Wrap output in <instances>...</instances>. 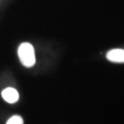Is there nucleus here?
<instances>
[{
    "label": "nucleus",
    "mask_w": 124,
    "mask_h": 124,
    "mask_svg": "<svg viewBox=\"0 0 124 124\" xmlns=\"http://www.w3.org/2000/svg\"><path fill=\"white\" fill-rule=\"evenodd\" d=\"M2 96L3 99L8 103H15L19 99V94L15 88L7 87L2 92Z\"/></svg>",
    "instance_id": "obj_2"
},
{
    "label": "nucleus",
    "mask_w": 124,
    "mask_h": 124,
    "mask_svg": "<svg viewBox=\"0 0 124 124\" xmlns=\"http://www.w3.org/2000/svg\"><path fill=\"white\" fill-rule=\"evenodd\" d=\"M6 124H23V119L19 115H14L9 118Z\"/></svg>",
    "instance_id": "obj_4"
},
{
    "label": "nucleus",
    "mask_w": 124,
    "mask_h": 124,
    "mask_svg": "<svg viewBox=\"0 0 124 124\" xmlns=\"http://www.w3.org/2000/svg\"><path fill=\"white\" fill-rule=\"evenodd\" d=\"M108 60L113 62H124V50L115 49L107 54Z\"/></svg>",
    "instance_id": "obj_3"
},
{
    "label": "nucleus",
    "mask_w": 124,
    "mask_h": 124,
    "mask_svg": "<svg viewBox=\"0 0 124 124\" xmlns=\"http://www.w3.org/2000/svg\"><path fill=\"white\" fill-rule=\"evenodd\" d=\"M18 54L22 64L26 67H32L35 64V53L34 46L29 43H23L18 49Z\"/></svg>",
    "instance_id": "obj_1"
}]
</instances>
